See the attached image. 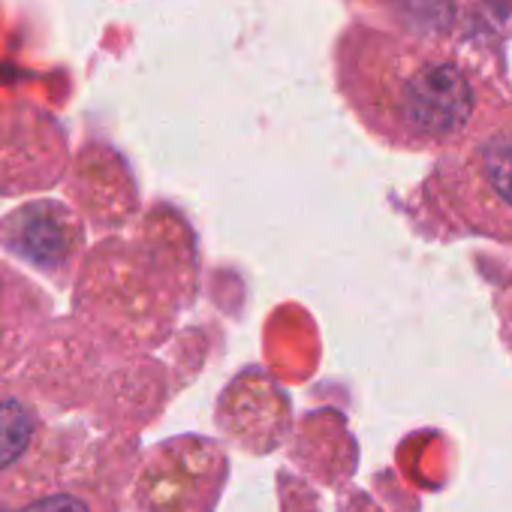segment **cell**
Masks as SVG:
<instances>
[{
	"mask_svg": "<svg viewBox=\"0 0 512 512\" xmlns=\"http://www.w3.org/2000/svg\"><path fill=\"white\" fill-rule=\"evenodd\" d=\"M22 512H88V509L79 500H73V497H46V500L31 503Z\"/></svg>",
	"mask_w": 512,
	"mask_h": 512,
	"instance_id": "6",
	"label": "cell"
},
{
	"mask_svg": "<svg viewBox=\"0 0 512 512\" xmlns=\"http://www.w3.org/2000/svg\"><path fill=\"white\" fill-rule=\"evenodd\" d=\"M341 85L368 130L401 148L455 142L473 118V88L455 64L374 37L344 40Z\"/></svg>",
	"mask_w": 512,
	"mask_h": 512,
	"instance_id": "1",
	"label": "cell"
},
{
	"mask_svg": "<svg viewBox=\"0 0 512 512\" xmlns=\"http://www.w3.org/2000/svg\"><path fill=\"white\" fill-rule=\"evenodd\" d=\"M431 190L452 235L512 244V130L500 127L452 151Z\"/></svg>",
	"mask_w": 512,
	"mask_h": 512,
	"instance_id": "2",
	"label": "cell"
},
{
	"mask_svg": "<svg viewBox=\"0 0 512 512\" xmlns=\"http://www.w3.org/2000/svg\"><path fill=\"white\" fill-rule=\"evenodd\" d=\"M494 314H497V332L503 347L512 356V269L506 272V278L500 281L497 293H494Z\"/></svg>",
	"mask_w": 512,
	"mask_h": 512,
	"instance_id": "5",
	"label": "cell"
},
{
	"mask_svg": "<svg viewBox=\"0 0 512 512\" xmlns=\"http://www.w3.org/2000/svg\"><path fill=\"white\" fill-rule=\"evenodd\" d=\"M22 244L25 253L37 263H58L67 250V235L55 220H25L22 226Z\"/></svg>",
	"mask_w": 512,
	"mask_h": 512,
	"instance_id": "4",
	"label": "cell"
},
{
	"mask_svg": "<svg viewBox=\"0 0 512 512\" xmlns=\"http://www.w3.org/2000/svg\"><path fill=\"white\" fill-rule=\"evenodd\" d=\"M34 431V416L19 401H0V467L13 464Z\"/></svg>",
	"mask_w": 512,
	"mask_h": 512,
	"instance_id": "3",
	"label": "cell"
}]
</instances>
